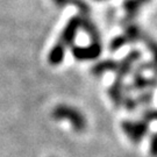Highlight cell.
Returning a JSON list of instances; mask_svg holds the SVG:
<instances>
[{"label": "cell", "mask_w": 157, "mask_h": 157, "mask_svg": "<svg viewBox=\"0 0 157 157\" xmlns=\"http://www.w3.org/2000/svg\"><path fill=\"white\" fill-rule=\"evenodd\" d=\"M56 2H58V4H63V2H65L67 0H55Z\"/></svg>", "instance_id": "cell-1"}]
</instances>
